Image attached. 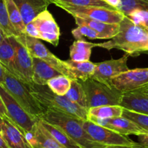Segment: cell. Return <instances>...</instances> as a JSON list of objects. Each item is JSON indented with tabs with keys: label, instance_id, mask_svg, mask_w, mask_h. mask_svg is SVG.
<instances>
[{
	"label": "cell",
	"instance_id": "9",
	"mask_svg": "<svg viewBox=\"0 0 148 148\" xmlns=\"http://www.w3.org/2000/svg\"><path fill=\"white\" fill-rule=\"evenodd\" d=\"M82 126L94 141L104 145H137L126 135L120 134L110 129L96 124L89 120H82Z\"/></svg>",
	"mask_w": 148,
	"mask_h": 148
},
{
	"label": "cell",
	"instance_id": "31",
	"mask_svg": "<svg viewBox=\"0 0 148 148\" xmlns=\"http://www.w3.org/2000/svg\"><path fill=\"white\" fill-rule=\"evenodd\" d=\"M72 35L76 40L82 39L83 37H87L90 39H103L102 36L86 25H79L71 31Z\"/></svg>",
	"mask_w": 148,
	"mask_h": 148
},
{
	"label": "cell",
	"instance_id": "22",
	"mask_svg": "<svg viewBox=\"0 0 148 148\" xmlns=\"http://www.w3.org/2000/svg\"><path fill=\"white\" fill-rule=\"evenodd\" d=\"M39 121L52 138L63 148H81L59 127L49 124L43 119H39Z\"/></svg>",
	"mask_w": 148,
	"mask_h": 148
},
{
	"label": "cell",
	"instance_id": "23",
	"mask_svg": "<svg viewBox=\"0 0 148 148\" xmlns=\"http://www.w3.org/2000/svg\"><path fill=\"white\" fill-rule=\"evenodd\" d=\"M94 47V43L86 41L84 39L76 40L70 47L71 59L75 62L89 61L91 49Z\"/></svg>",
	"mask_w": 148,
	"mask_h": 148
},
{
	"label": "cell",
	"instance_id": "11",
	"mask_svg": "<svg viewBox=\"0 0 148 148\" xmlns=\"http://www.w3.org/2000/svg\"><path fill=\"white\" fill-rule=\"evenodd\" d=\"M110 85L123 93L145 88L148 85V67L122 72L112 78Z\"/></svg>",
	"mask_w": 148,
	"mask_h": 148
},
{
	"label": "cell",
	"instance_id": "27",
	"mask_svg": "<svg viewBox=\"0 0 148 148\" xmlns=\"http://www.w3.org/2000/svg\"><path fill=\"white\" fill-rule=\"evenodd\" d=\"M71 84V79L65 75H60L49 79L47 85L55 94L65 95L69 90Z\"/></svg>",
	"mask_w": 148,
	"mask_h": 148
},
{
	"label": "cell",
	"instance_id": "10",
	"mask_svg": "<svg viewBox=\"0 0 148 148\" xmlns=\"http://www.w3.org/2000/svg\"><path fill=\"white\" fill-rule=\"evenodd\" d=\"M24 40L27 49L32 57H37L42 59L57 70L62 75L73 79L70 71L69 66L65 61L58 59L49 49L39 40V39L24 34Z\"/></svg>",
	"mask_w": 148,
	"mask_h": 148
},
{
	"label": "cell",
	"instance_id": "34",
	"mask_svg": "<svg viewBox=\"0 0 148 148\" xmlns=\"http://www.w3.org/2000/svg\"><path fill=\"white\" fill-rule=\"evenodd\" d=\"M103 148H148L147 146L139 143L137 145L134 146H128V145H108L105 146Z\"/></svg>",
	"mask_w": 148,
	"mask_h": 148
},
{
	"label": "cell",
	"instance_id": "7",
	"mask_svg": "<svg viewBox=\"0 0 148 148\" xmlns=\"http://www.w3.org/2000/svg\"><path fill=\"white\" fill-rule=\"evenodd\" d=\"M0 96L7 109V117L12 120L23 134L33 131L39 119L26 112L1 84H0Z\"/></svg>",
	"mask_w": 148,
	"mask_h": 148
},
{
	"label": "cell",
	"instance_id": "14",
	"mask_svg": "<svg viewBox=\"0 0 148 148\" xmlns=\"http://www.w3.org/2000/svg\"><path fill=\"white\" fill-rule=\"evenodd\" d=\"M128 56L129 55L125 54L120 59H110L95 64L94 74L91 78L111 85L112 78L129 69L127 65Z\"/></svg>",
	"mask_w": 148,
	"mask_h": 148
},
{
	"label": "cell",
	"instance_id": "26",
	"mask_svg": "<svg viewBox=\"0 0 148 148\" xmlns=\"http://www.w3.org/2000/svg\"><path fill=\"white\" fill-rule=\"evenodd\" d=\"M7 1V7L8 10L9 17L12 25L15 29L18 35L25 34L26 30V24L24 23L21 14L19 11L18 8L15 4L13 0H6Z\"/></svg>",
	"mask_w": 148,
	"mask_h": 148
},
{
	"label": "cell",
	"instance_id": "21",
	"mask_svg": "<svg viewBox=\"0 0 148 148\" xmlns=\"http://www.w3.org/2000/svg\"><path fill=\"white\" fill-rule=\"evenodd\" d=\"M0 62L7 70L17 77L15 67V53L8 37L0 43Z\"/></svg>",
	"mask_w": 148,
	"mask_h": 148
},
{
	"label": "cell",
	"instance_id": "41",
	"mask_svg": "<svg viewBox=\"0 0 148 148\" xmlns=\"http://www.w3.org/2000/svg\"><path fill=\"white\" fill-rule=\"evenodd\" d=\"M2 124H3V119H2V117L0 116V134H1V127H2Z\"/></svg>",
	"mask_w": 148,
	"mask_h": 148
},
{
	"label": "cell",
	"instance_id": "2",
	"mask_svg": "<svg viewBox=\"0 0 148 148\" xmlns=\"http://www.w3.org/2000/svg\"><path fill=\"white\" fill-rule=\"evenodd\" d=\"M59 127L81 148H103L106 145L94 141L82 126V119L59 111L46 110L41 118Z\"/></svg>",
	"mask_w": 148,
	"mask_h": 148
},
{
	"label": "cell",
	"instance_id": "38",
	"mask_svg": "<svg viewBox=\"0 0 148 148\" xmlns=\"http://www.w3.org/2000/svg\"><path fill=\"white\" fill-rule=\"evenodd\" d=\"M0 148H9L7 145L6 144V143L4 142V139L1 137V134H0Z\"/></svg>",
	"mask_w": 148,
	"mask_h": 148
},
{
	"label": "cell",
	"instance_id": "32",
	"mask_svg": "<svg viewBox=\"0 0 148 148\" xmlns=\"http://www.w3.org/2000/svg\"><path fill=\"white\" fill-rule=\"evenodd\" d=\"M127 17L137 25L144 28L148 27V10H135L129 13Z\"/></svg>",
	"mask_w": 148,
	"mask_h": 148
},
{
	"label": "cell",
	"instance_id": "35",
	"mask_svg": "<svg viewBox=\"0 0 148 148\" xmlns=\"http://www.w3.org/2000/svg\"><path fill=\"white\" fill-rule=\"evenodd\" d=\"M0 116H7V109H6V107L1 96H0Z\"/></svg>",
	"mask_w": 148,
	"mask_h": 148
},
{
	"label": "cell",
	"instance_id": "37",
	"mask_svg": "<svg viewBox=\"0 0 148 148\" xmlns=\"http://www.w3.org/2000/svg\"><path fill=\"white\" fill-rule=\"evenodd\" d=\"M106 3L110 5L111 7H114V8H117V7L118 6L119 3H120V0H104Z\"/></svg>",
	"mask_w": 148,
	"mask_h": 148
},
{
	"label": "cell",
	"instance_id": "8",
	"mask_svg": "<svg viewBox=\"0 0 148 148\" xmlns=\"http://www.w3.org/2000/svg\"><path fill=\"white\" fill-rule=\"evenodd\" d=\"M15 53L17 77L26 83L33 82V60L24 40V34L9 36Z\"/></svg>",
	"mask_w": 148,
	"mask_h": 148
},
{
	"label": "cell",
	"instance_id": "3",
	"mask_svg": "<svg viewBox=\"0 0 148 148\" xmlns=\"http://www.w3.org/2000/svg\"><path fill=\"white\" fill-rule=\"evenodd\" d=\"M32 95L46 110L59 111L82 120H88V110L72 102L65 95L55 94L47 85L28 84Z\"/></svg>",
	"mask_w": 148,
	"mask_h": 148
},
{
	"label": "cell",
	"instance_id": "18",
	"mask_svg": "<svg viewBox=\"0 0 148 148\" xmlns=\"http://www.w3.org/2000/svg\"><path fill=\"white\" fill-rule=\"evenodd\" d=\"M120 106L126 109L148 115V96L138 90L123 93Z\"/></svg>",
	"mask_w": 148,
	"mask_h": 148
},
{
	"label": "cell",
	"instance_id": "19",
	"mask_svg": "<svg viewBox=\"0 0 148 148\" xmlns=\"http://www.w3.org/2000/svg\"><path fill=\"white\" fill-rule=\"evenodd\" d=\"M33 60V82L40 85H47L49 79L62 75L42 59L32 57Z\"/></svg>",
	"mask_w": 148,
	"mask_h": 148
},
{
	"label": "cell",
	"instance_id": "24",
	"mask_svg": "<svg viewBox=\"0 0 148 148\" xmlns=\"http://www.w3.org/2000/svg\"><path fill=\"white\" fill-rule=\"evenodd\" d=\"M65 96L71 101L87 110L86 94L79 80L71 79V87Z\"/></svg>",
	"mask_w": 148,
	"mask_h": 148
},
{
	"label": "cell",
	"instance_id": "36",
	"mask_svg": "<svg viewBox=\"0 0 148 148\" xmlns=\"http://www.w3.org/2000/svg\"><path fill=\"white\" fill-rule=\"evenodd\" d=\"M6 69L4 67L1 63L0 62V84L3 85L4 82V77H5Z\"/></svg>",
	"mask_w": 148,
	"mask_h": 148
},
{
	"label": "cell",
	"instance_id": "6",
	"mask_svg": "<svg viewBox=\"0 0 148 148\" xmlns=\"http://www.w3.org/2000/svg\"><path fill=\"white\" fill-rule=\"evenodd\" d=\"M65 12L73 17H88L107 23H119L125 17V14L116 9H110L95 6H68L58 4Z\"/></svg>",
	"mask_w": 148,
	"mask_h": 148
},
{
	"label": "cell",
	"instance_id": "12",
	"mask_svg": "<svg viewBox=\"0 0 148 148\" xmlns=\"http://www.w3.org/2000/svg\"><path fill=\"white\" fill-rule=\"evenodd\" d=\"M88 120L102 127L110 129L123 135L128 136L129 134H133L138 137L142 134H148L147 131L139 127L133 121L123 116L101 119L88 115Z\"/></svg>",
	"mask_w": 148,
	"mask_h": 148
},
{
	"label": "cell",
	"instance_id": "5",
	"mask_svg": "<svg viewBox=\"0 0 148 148\" xmlns=\"http://www.w3.org/2000/svg\"><path fill=\"white\" fill-rule=\"evenodd\" d=\"M86 94L87 110L102 106H120L123 92L92 78L79 80Z\"/></svg>",
	"mask_w": 148,
	"mask_h": 148
},
{
	"label": "cell",
	"instance_id": "30",
	"mask_svg": "<svg viewBox=\"0 0 148 148\" xmlns=\"http://www.w3.org/2000/svg\"><path fill=\"white\" fill-rule=\"evenodd\" d=\"M122 116L131 120L148 132V115L123 108Z\"/></svg>",
	"mask_w": 148,
	"mask_h": 148
},
{
	"label": "cell",
	"instance_id": "17",
	"mask_svg": "<svg viewBox=\"0 0 148 148\" xmlns=\"http://www.w3.org/2000/svg\"><path fill=\"white\" fill-rule=\"evenodd\" d=\"M73 17L77 25H86L91 27L100 33L103 39H110L118 33L120 29V23H107L88 17Z\"/></svg>",
	"mask_w": 148,
	"mask_h": 148
},
{
	"label": "cell",
	"instance_id": "13",
	"mask_svg": "<svg viewBox=\"0 0 148 148\" xmlns=\"http://www.w3.org/2000/svg\"><path fill=\"white\" fill-rule=\"evenodd\" d=\"M31 22L37 29L39 39L45 40L54 46H57L60 36L59 27L47 10L40 13Z\"/></svg>",
	"mask_w": 148,
	"mask_h": 148
},
{
	"label": "cell",
	"instance_id": "1",
	"mask_svg": "<svg viewBox=\"0 0 148 148\" xmlns=\"http://www.w3.org/2000/svg\"><path fill=\"white\" fill-rule=\"evenodd\" d=\"M94 47L109 51L113 49H119L129 56L139 55L148 52V33L144 27L133 23L125 15L120 23L118 33L109 40L94 43Z\"/></svg>",
	"mask_w": 148,
	"mask_h": 148
},
{
	"label": "cell",
	"instance_id": "20",
	"mask_svg": "<svg viewBox=\"0 0 148 148\" xmlns=\"http://www.w3.org/2000/svg\"><path fill=\"white\" fill-rule=\"evenodd\" d=\"M65 62L69 66L73 79L86 80L89 78H91L94 74L95 64L92 63L90 61L75 62L69 59Z\"/></svg>",
	"mask_w": 148,
	"mask_h": 148
},
{
	"label": "cell",
	"instance_id": "29",
	"mask_svg": "<svg viewBox=\"0 0 148 148\" xmlns=\"http://www.w3.org/2000/svg\"><path fill=\"white\" fill-rule=\"evenodd\" d=\"M52 3L56 6L58 4L68 6H95L115 9L109 5L104 0H52Z\"/></svg>",
	"mask_w": 148,
	"mask_h": 148
},
{
	"label": "cell",
	"instance_id": "40",
	"mask_svg": "<svg viewBox=\"0 0 148 148\" xmlns=\"http://www.w3.org/2000/svg\"><path fill=\"white\" fill-rule=\"evenodd\" d=\"M137 90L139 91L140 92H142V93L145 94V95H147V96H148V85H147V86L145 87V88H141V89Z\"/></svg>",
	"mask_w": 148,
	"mask_h": 148
},
{
	"label": "cell",
	"instance_id": "43",
	"mask_svg": "<svg viewBox=\"0 0 148 148\" xmlns=\"http://www.w3.org/2000/svg\"><path fill=\"white\" fill-rule=\"evenodd\" d=\"M145 1H147V2H148V0H145Z\"/></svg>",
	"mask_w": 148,
	"mask_h": 148
},
{
	"label": "cell",
	"instance_id": "16",
	"mask_svg": "<svg viewBox=\"0 0 148 148\" xmlns=\"http://www.w3.org/2000/svg\"><path fill=\"white\" fill-rule=\"evenodd\" d=\"M18 8L23 21L28 24L42 12L47 10L52 0H13Z\"/></svg>",
	"mask_w": 148,
	"mask_h": 148
},
{
	"label": "cell",
	"instance_id": "15",
	"mask_svg": "<svg viewBox=\"0 0 148 148\" xmlns=\"http://www.w3.org/2000/svg\"><path fill=\"white\" fill-rule=\"evenodd\" d=\"M1 135L9 148H32L21 130L7 116H3Z\"/></svg>",
	"mask_w": 148,
	"mask_h": 148
},
{
	"label": "cell",
	"instance_id": "42",
	"mask_svg": "<svg viewBox=\"0 0 148 148\" xmlns=\"http://www.w3.org/2000/svg\"><path fill=\"white\" fill-rule=\"evenodd\" d=\"M145 30H146V31L148 33V27H147V28H145Z\"/></svg>",
	"mask_w": 148,
	"mask_h": 148
},
{
	"label": "cell",
	"instance_id": "39",
	"mask_svg": "<svg viewBox=\"0 0 148 148\" xmlns=\"http://www.w3.org/2000/svg\"><path fill=\"white\" fill-rule=\"evenodd\" d=\"M7 37V36H6L5 33H4V31H3V30H1V27H0V43H1Z\"/></svg>",
	"mask_w": 148,
	"mask_h": 148
},
{
	"label": "cell",
	"instance_id": "4",
	"mask_svg": "<svg viewBox=\"0 0 148 148\" xmlns=\"http://www.w3.org/2000/svg\"><path fill=\"white\" fill-rule=\"evenodd\" d=\"M3 86L26 112L37 119H40L46 110L32 95L28 85L6 69Z\"/></svg>",
	"mask_w": 148,
	"mask_h": 148
},
{
	"label": "cell",
	"instance_id": "25",
	"mask_svg": "<svg viewBox=\"0 0 148 148\" xmlns=\"http://www.w3.org/2000/svg\"><path fill=\"white\" fill-rule=\"evenodd\" d=\"M123 108L120 106H102L89 108L88 115L101 119L122 116Z\"/></svg>",
	"mask_w": 148,
	"mask_h": 148
},
{
	"label": "cell",
	"instance_id": "33",
	"mask_svg": "<svg viewBox=\"0 0 148 148\" xmlns=\"http://www.w3.org/2000/svg\"><path fill=\"white\" fill-rule=\"evenodd\" d=\"M25 34L39 39V33H38L37 29H36V26L34 25V24L32 22L29 23L28 24L26 25Z\"/></svg>",
	"mask_w": 148,
	"mask_h": 148
},
{
	"label": "cell",
	"instance_id": "28",
	"mask_svg": "<svg viewBox=\"0 0 148 148\" xmlns=\"http://www.w3.org/2000/svg\"><path fill=\"white\" fill-rule=\"evenodd\" d=\"M0 27L7 37L19 36L10 22L6 0H0Z\"/></svg>",
	"mask_w": 148,
	"mask_h": 148
}]
</instances>
